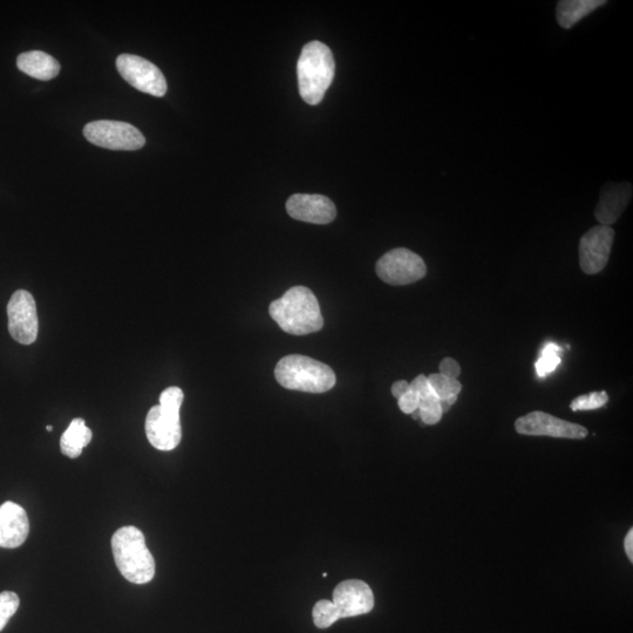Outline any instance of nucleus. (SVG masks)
<instances>
[{"mask_svg":"<svg viewBox=\"0 0 633 633\" xmlns=\"http://www.w3.org/2000/svg\"><path fill=\"white\" fill-rule=\"evenodd\" d=\"M608 401L609 396L607 392H594L574 399L573 403L570 404V408L575 412L597 410V408L607 404Z\"/></svg>","mask_w":633,"mask_h":633,"instance_id":"b1692460","label":"nucleus"},{"mask_svg":"<svg viewBox=\"0 0 633 633\" xmlns=\"http://www.w3.org/2000/svg\"><path fill=\"white\" fill-rule=\"evenodd\" d=\"M410 386L419 396L421 421L426 425L438 424L444 412L441 410L440 399L433 391L430 383H428L427 377L424 374H420L412 381Z\"/></svg>","mask_w":633,"mask_h":633,"instance_id":"f3484780","label":"nucleus"},{"mask_svg":"<svg viewBox=\"0 0 633 633\" xmlns=\"http://www.w3.org/2000/svg\"><path fill=\"white\" fill-rule=\"evenodd\" d=\"M340 618L369 614L374 608V596L369 584L359 580H347L333 591Z\"/></svg>","mask_w":633,"mask_h":633,"instance_id":"f8f14e48","label":"nucleus"},{"mask_svg":"<svg viewBox=\"0 0 633 633\" xmlns=\"http://www.w3.org/2000/svg\"><path fill=\"white\" fill-rule=\"evenodd\" d=\"M440 374L442 376L458 379L461 374V367L453 358H445L439 365Z\"/></svg>","mask_w":633,"mask_h":633,"instance_id":"a878e982","label":"nucleus"},{"mask_svg":"<svg viewBox=\"0 0 633 633\" xmlns=\"http://www.w3.org/2000/svg\"><path fill=\"white\" fill-rule=\"evenodd\" d=\"M269 312L279 328L289 335H310L324 326L318 299L309 288H291L270 304Z\"/></svg>","mask_w":633,"mask_h":633,"instance_id":"f257e3e1","label":"nucleus"},{"mask_svg":"<svg viewBox=\"0 0 633 633\" xmlns=\"http://www.w3.org/2000/svg\"><path fill=\"white\" fill-rule=\"evenodd\" d=\"M20 600L16 592L3 591L0 592V631L5 629L11 617L16 614L19 609Z\"/></svg>","mask_w":633,"mask_h":633,"instance_id":"5701e85b","label":"nucleus"},{"mask_svg":"<svg viewBox=\"0 0 633 633\" xmlns=\"http://www.w3.org/2000/svg\"><path fill=\"white\" fill-rule=\"evenodd\" d=\"M381 281L391 285H408L420 281L427 274L422 258L413 251L398 248L385 254L376 265Z\"/></svg>","mask_w":633,"mask_h":633,"instance_id":"423d86ee","label":"nucleus"},{"mask_svg":"<svg viewBox=\"0 0 633 633\" xmlns=\"http://www.w3.org/2000/svg\"><path fill=\"white\" fill-rule=\"evenodd\" d=\"M53 430L52 426H47V431L51 432Z\"/></svg>","mask_w":633,"mask_h":633,"instance_id":"c85d7f7f","label":"nucleus"},{"mask_svg":"<svg viewBox=\"0 0 633 633\" xmlns=\"http://www.w3.org/2000/svg\"><path fill=\"white\" fill-rule=\"evenodd\" d=\"M515 428L517 433L535 435V437L581 440L588 435L587 428L540 411L517 419Z\"/></svg>","mask_w":633,"mask_h":633,"instance_id":"9d476101","label":"nucleus"},{"mask_svg":"<svg viewBox=\"0 0 633 633\" xmlns=\"http://www.w3.org/2000/svg\"><path fill=\"white\" fill-rule=\"evenodd\" d=\"M84 135L91 144L111 151H138L146 145V138L138 128L121 121L90 122Z\"/></svg>","mask_w":633,"mask_h":633,"instance_id":"39448f33","label":"nucleus"},{"mask_svg":"<svg viewBox=\"0 0 633 633\" xmlns=\"http://www.w3.org/2000/svg\"><path fill=\"white\" fill-rule=\"evenodd\" d=\"M562 351L561 347L555 343H548L544 346L541 357L536 363L537 376L544 378L554 372L556 367L561 364Z\"/></svg>","mask_w":633,"mask_h":633,"instance_id":"412c9836","label":"nucleus"},{"mask_svg":"<svg viewBox=\"0 0 633 633\" xmlns=\"http://www.w3.org/2000/svg\"><path fill=\"white\" fill-rule=\"evenodd\" d=\"M17 67L27 76L43 81L58 77L60 72L59 61L43 51L20 54L17 58Z\"/></svg>","mask_w":633,"mask_h":633,"instance_id":"dca6fc26","label":"nucleus"},{"mask_svg":"<svg viewBox=\"0 0 633 633\" xmlns=\"http://www.w3.org/2000/svg\"><path fill=\"white\" fill-rule=\"evenodd\" d=\"M112 551L115 564L127 581L146 584L153 580L155 560L141 530L133 526L120 528L112 537Z\"/></svg>","mask_w":633,"mask_h":633,"instance_id":"7ed1b4c3","label":"nucleus"},{"mask_svg":"<svg viewBox=\"0 0 633 633\" xmlns=\"http://www.w3.org/2000/svg\"><path fill=\"white\" fill-rule=\"evenodd\" d=\"M29 533L30 521L23 507L10 501L0 505V548L22 546Z\"/></svg>","mask_w":633,"mask_h":633,"instance_id":"4468645a","label":"nucleus"},{"mask_svg":"<svg viewBox=\"0 0 633 633\" xmlns=\"http://www.w3.org/2000/svg\"><path fill=\"white\" fill-rule=\"evenodd\" d=\"M181 406L158 405L151 408L146 419V434L159 451H173L182 439Z\"/></svg>","mask_w":633,"mask_h":633,"instance_id":"6e6552de","label":"nucleus"},{"mask_svg":"<svg viewBox=\"0 0 633 633\" xmlns=\"http://www.w3.org/2000/svg\"><path fill=\"white\" fill-rule=\"evenodd\" d=\"M605 4L607 2L604 0H562L556 8L557 22L563 29H571L592 11Z\"/></svg>","mask_w":633,"mask_h":633,"instance_id":"a211bd4d","label":"nucleus"},{"mask_svg":"<svg viewBox=\"0 0 633 633\" xmlns=\"http://www.w3.org/2000/svg\"><path fill=\"white\" fill-rule=\"evenodd\" d=\"M615 230L607 226H597L585 234L580 241V265L588 275L601 272L609 262Z\"/></svg>","mask_w":633,"mask_h":633,"instance_id":"9b49d317","label":"nucleus"},{"mask_svg":"<svg viewBox=\"0 0 633 633\" xmlns=\"http://www.w3.org/2000/svg\"><path fill=\"white\" fill-rule=\"evenodd\" d=\"M336 61L329 46L313 40L303 47L297 63L299 93L306 104H321L335 79Z\"/></svg>","mask_w":633,"mask_h":633,"instance_id":"f03ea898","label":"nucleus"},{"mask_svg":"<svg viewBox=\"0 0 633 633\" xmlns=\"http://www.w3.org/2000/svg\"><path fill=\"white\" fill-rule=\"evenodd\" d=\"M625 553L628 555L629 560L633 561V530L630 529V532L625 537L624 542Z\"/></svg>","mask_w":633,"mask_h":633,"instance_id":"cd10ccee","label":"nucleus"},{"mask_svg":"<svg viewBox=\"0 0 633 633\" xmlns=\"http://www.w3.org/2000/svg\"><path fill=\"white\" fill-rule=\"evenodd\" d=\"M313 623L319 629H328L340 619L339 611L332 601L322 600L316 603L312 611Z\"/></svg>","mask_w":633,"mask_h":633,"instance_id":"4be33fe9","label":"nucleus"},{"mask_svg":"<svg viewBox=\"0 0 633 633\" xmlns=\"http://www.w3.org/2000/svg\"><path fill=\"white\" fill-rule=\"evenodd\" d=\"M120 76L140 92L156 98L165 97L168 86L158 66L133 54H121L117 59Z\"/></svg>","mask_w":633,"mask_h":633,"instance_id":"0eeeda50","label":"nucleus"},{"mask_svg":"<svg viewBox=\"0 0 633 633\" xmlns=\"http://www.w3.org/2000/svg\"><path fill=\"white\" fill-rule=\"evenodd\" d=\"M398 405L401 412L406 414H412L414 411L419 410V396L418 393L410 389L403 397L398 399Z\"/></svg>","mask_w":633,"mask_h":633,"instance_id":"393cba45","label":"nucleus"},{"mask_svg":"<svg viewBox=\"0 0 633 633\" xmlns=\"http://www.w3.org/2000/svg\"><path fill=\"white\" fill-rule=\"evenodd\" d=\"M287 210L292 219L313 224H329L337 216L335 203L324 195H292Z\"/></svg>","mask_w":633,"mask_h":633,"instance_id":"ddd939ff","label":"nucleus"},{"mask_svg":"<svg viewBox=\"0 0 633 633\" xmlns=\"http://www.w3.org/2000/svg\"><path fill=\"white\" fill-rule=\"evenodd\" d=\"M411 386L410 383H407L405 380H399L397 383H394L392 386V394L393 397L400 399L404 396L408 391H410Z\"/></svg>","mask_w":633,"mask_h":633,"instance_id":"bb28decb","label":"nucleus"},{"mask_svg":"<svg viewBox=\"0 0 633 633\" xmlns=\"http://www.w3.org/2000/svg\"><path fill=\"white\" fill-rule=\"evenodd\" d=\"M275 377L284 389L309 393H325L336 385V374L330 366L316 359L291 355L279 360Z\"/></svg>","mask_w":633,"mask_h":633,"instance_id":"20e7f679","label":"nucleus"},{"mask_svg":"<svg viewBox=\"0 0 633 633\" xmlns=\"http://www.w3.org/2000/svg\"><path fill=\"white\" fill-rule=\"evenodd\" d=\"M9 332L19 344L36 342L39 321L36 301L29 291L18 290L8 304Z\"/></svg>","mask_w":633,"mask_h":633,"instance_id":"1a4fd4ad","label":"nucleus"},{"mask_svg":"<svg viewBox=\"0 0 633 633\" xmlns=\"http://www.w3.org/2000/svg\"><path fill=\"white\" fill-rule=\"evenodd\" d=\"M433 391L440 399L442 412H447L458 400V396L462 390V385L458 379H452L442 376L440 373L431 374L427 377Z\"/></svg>","mask_w":633,"mask_h":633,"instance_id":"aec40b11","label":"nucleus"},{"mask_svg":"<svg viewBox=\"0 0 633 633\" xmlns=\"http://www.w3.org/2000/svg\"><path fill=\"white\" fill-rule=\"evenodd\" d=\"M632 197V185L630 182H609L601 190L600 202H598L595 216L601 226L610 227L622 216L629 206Z\"/></svg>","mask_w":633,"mask_h":633,"instance_id":"2eb2a0df","label":"nucleus"},{"mask_svg":"<svg viewBox=\"0 0 633 633\" xmlns=\"http://www.w3.org/2000/svg\"><path fill=\"white\" fill-rule=\"evenodd\" d=\"M91 440L92 431L86 426L85 420L74 419L60 439L61 453L68 458L76 459Z\"/></svg>","mask_w":633,"mask_h":633,"instance_id":"6ab92c4d","label":"nucleus"}]
</instances>
